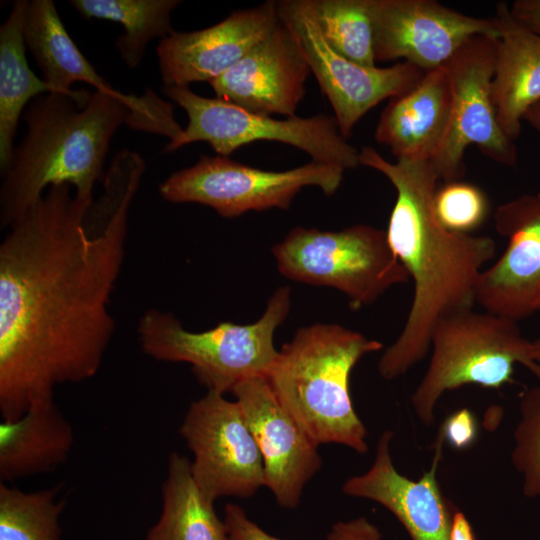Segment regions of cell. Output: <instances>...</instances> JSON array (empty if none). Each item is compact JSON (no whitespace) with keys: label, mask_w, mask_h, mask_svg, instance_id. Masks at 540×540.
I'll return each instance as SVG.
<instances>
[{"label":"cell","mask_w":540,"mask_h":540,"mask_svg":"<svg viewBox=\"0 0 540 540\" xmlns=\"http://www.w3.org/2000/svg\"><path fill=\"white\" fill-rule=\"evenodd\" d=\"M144 167L119 162L91 204L52 185L0 244V413L5 421L92 378L115 329L108 310Z\"/></svg>","instance_id":"1"},{"label":"cell","mask_w":540,"mask_h":540,"mask_svg":"<svg viewBox=\"0 0 540 540\" xmlns=\"http://www.w3.org/2000/svg\"><path fill=\"white\" fill-rule=\"evenodd\" d=\"M359 162L386 176L396 190L385 232L414 282L404 327L378 363L381 377L393 380L427 355L440 319L473 308L479 277L493 259L496 244L489 236L449 231L437 221L433 197L440 179L431 160L390 162L364 146Z\"/></svg>","instance_id":"2"},{"label":"cell","mask_w":540,"mask_h":540,"mask_svg":"<svg viewBox=\"0 0 540 540\" xmlns=\"http://www.w3.org/2000/svg\"><path fill=\"white\" fill-rule=\"evenodd\" d=\"M26 134L14 149L0 189V222L9 227L52 185L70 184L91 204L112 136L132 123L122 100L97 90L73 89L33 99L23 113Z\"/></svg>","instance_id":"3"},{"label":"cell","mask_w":540,"mask_h":540,"mask_svg":"<svg viewBox=\"0 0 540 540\" xmlns=\"http://www.w3.org/2000/svg\"><path fill=\"white\" fill-rule=\"evenodd\" d=\"M382 348L338 324L302 327L282 345L266 380L316 445L335 443L365 454L367 429L354 410L350 375L365 355Z\"/></svg>","instance_id":"4"},{"label":"cell","mask_w":540,"mask_h":540,"mask_svg":"<svg viewBox=\"0 0 540 540\" xmlns=\"http://www.w3.org/2000/svg\"><path fill=\"white\" fill-rule=\"evenodd\" d=\"M290 305V288L281 287L256 322H221L202 332L186 330L169 312L149 309L138 323L139 343L155 360L190 364L208 391L225 394L245 380L267 377L278 356L274 333L286 319Z\"/></svg>","instance_id":"5"},{"label":"cell","mask_w":540,"mask_h":540,"mask_svg":"<svg viewBox=\"0 0 540 540\" xmlns=\"http://www.w3.org/2000/svg\"><path fill=\"white\" fill-rule=\"evenodd\" d=\"M427 370L411 396L413 410L424 425L435 421L441 396L465 385L499 390L514 383L521 364L540 381V363L532 355L533 342L517 322L473 309L440 319L432 337Z\"/></svg>","instance_id":"6"},{"label":"cell","mask_w":540,"mask_h":540,"mask_svg":"<svg viewBox=\"0 0 540 540\" xmlns=\"http://www.w3.org/2000/svg\"><path fill=\"white\" fill-rule=\"evenodd\" d=\"M286 278L344 293L352 309L374 303L410 276L390 248L386 232L370 225L340 231L295 227L272 247Z\"/></svg>","instance_id":"7"},{"label":"cell","mask_w":540,"mask_h":540,"mask_svg":"<svg viewBox=\"0 0 540 540\" xmlns=\"http://www.w3.org/2000/svg\"><path fill=\"white\" fill-rule=\"evenodd\" d=\"M163 93L187 114L180 135L168 142L164 152H173L193 142H207L219 155L228 157L243 145L274 141L296 147L312 161L344 170L360 165L359 150L340 133L334 116L296 115L285 119L256 114L219 98L194 93L189 87L163 86Z\"/></svg>","instance_id":"8"},{"label":"cell","mask_w":540,"mask_h":540,"mask_svg":"<svg viewBox=\"0 0 540 540\" xmlns=\"http://www.w3.org/2000/svg\"><path fill=\"white\" fill-rule=\"evenodd\" d=\"M344 169L312 161L285 171H268L225 156L201 155L192 166L172 173L159 185L163 199L172 203L209 206L224 218L249 211L288 209L298 192L316 186L333 195Z\"/></svg>","instance_id":"9"},{"label":"cell","mask_w":540,"mask_h":540,"mask_svg":"<svg viewBox=\"0 0 540 540\" xmlns=\"http://www.w3.org/2000/svg\"><path fill=\"white\" fill-rule=\"evenodd\" d=\"M280 21L296 39L312 74L334 111L343 137L373 107L412 89L425 72L401 61L389 67H364L337 53L323 37L312 0L277 2Z\"/></svg>","instance_id":"10"},{"label":"cell","mask_w":540,"mask_h":540,"mask_svg":"<svg viewBox=\"0 0 540 540\" xmlns=\"http://www.w3.org/2000/svg\"><path fill=\"white\" fill-rule=\"evenodd\" d=\"M496 45L497 38L473 36L444 65L452 83L451 120L432 163L445 183L465 174L464 156L470 144L501 165L517 162L516 145L499 126L492 98Z\"/></svg>","instance_id":"11"},{"label":"cell","mask_w":540,"mask_h":540,"mask_svg":"<svg viewBox=\"0 0 540 540\" xmlns=\"http://www.w3.org/2000/svg\"><path fill=\"white\" fill-rule=\"evenodd\" d=\"M179 433L193 454V478L211 501L248 498L264 487L262 456L236 401L208 391L191 403Z\"/></svg>","instance_id":"12"},{"label":"cell","mask_w":540,"mask_h":540,"mask_svg":"<svg viewBox=\"0 0 540 540\" xmlns=\"http://www.w3.org/2000/svg\"><path fill=\"white\" fill-rule=\"evenodd\" d=\"M376 62L403 59L424 72L444 66L471 37L498 38L492 18L434 0H372Z\"/></svg>","instance_id":"13"},{"label":"cell","mask_w":540,"mask_h":540,"mask_svg":"<svg viewBox=\"0 0 540 540\" xmlns=\"http://www.w3.org/2000/svg\"><path fill=\"white\" fill-rule=\"evenodd\" d=\"M231 393L261 453L264 486L281 507L296 508L322 467L319 446L279 403L265 377L245 380Z\"/></svg>","instance_id":"14"},{"label":"cell","mask_w":540,"mask_h":540,"mask_svg":"<svg viewBox=\"0 0 540 540\" xmlns=\"http://www.w3.org/2000/svg\"><path fill=\"white\" fill-rule=\"evenodd\" d=\"M496 231L507 239L501 256L479 277L476 303L485 311L519 322L540 307V193L501 204Z\"/></svg>","instance_id":"15"},{"label":"cell","mask_w":540,"mask_h":540,"mask_svg":"<svg viewBox=\"0 0 540 540\" xmlns=\"http://www.w3.org/2000/svg\"><path fill=\"white\" fill-rule=\"evenodd\" d=\"M24 39L42 72V78L61 92L69 93L73 90L71 86L74 82H84L94 90L125 102L132 112L131 128L160 135L171 129L174 123L173 106L149 89L137 97L113 88L73 42L53 1H29Z\"/></svg>","instance_id":"16"},{"label":"cell","mask_w":540,"mask_h":540,"mask_svg":"<svg viewBox=\"0 0 540 540\" xmlns=\"http://www.w3.org/2000/svg\"><path fill=\"white\" fill-rule=\"evenodd\" d=\"M394 433L384 431L378 439L371 467L348 478L342 485L347 496L374 501L401 523L411 540H449L456 507L443 495L437 479L444 439L438 432L430 468L417 480L397 471L390 445Z\"/></svg>","instance_id":"17"},{"label":"cell","mask_w":540,"mask_h":540,"mask_svg":"<svg viewBox=\"0 0 540 540\" xmlns=\"http://www.w3.org/2000/svg\"><path fill=\"white\" fill-rule=\"evenodd\" d=\"M276 1L232 12L219 23L191 32L174 31L159 41L163 86L208 83L231 69L278 23Z\"/></svg>","instance_id":"18"},{"label":"cell","mask_w":540,"mask_h":540,"mask_svg":"<svg viewBox=\"0 0 540 540\" xmlns=\"http://www.w3.org/2000/svg\"><path fill=\"white\" fill-rule=\"evenodd\" d=\"M311 73L290 30L281 22L237 64L209 82L216 98L256 114L291 117Z\"/></svg>","instance_id":"19"},{"label":"cell","mask_w":540,"mask_h":540,"mask_svg":"<svg viewBox=\"0 0 540 540\" xmlns=\"http://www.w3.org/2000/svg\"><path fill=\"white\" fill-rule=\"evenodd\" d=\"M453 91L445 66L425 72L409 91L391 98L382 111L374 137L396 160H433L451 120Z\"/></svg>","instance_id":"20"},{"label":"cell","mask_w":540,"mask_h":540,"mask_svg":"<svg viewBox=\"0 0 540 540\" xmlns=\"http://www.w3.org/2000/svg\"><path fill=\"white\" fill-rule=\"evenodd\" d=\"M492 19L499 33L492 98L499 126L515 141L525 112L540 100V35L517 21L506 2L496 4Z\"/></svg>","instance_id":"21"},{"label":"cell","mask_w":540,"mask_h":540,"mask_svg":"<svg viewBox=\"0 0 540 540\" xmlns=\"http://www.w3.org/2000/svg\"><path fill=\"white\" fill-rule=\"evenodd\" d=\"M74 444L71 424L55 400L31 407L14 421L0 423V482L53 472Z\"/></svg>","instance_id":"22"},{"label":"cell","mask_w":540,"mask_h":540,"mask_svg":"<svg viewBox=\"0 0 540 540\" xmlns=\"http://www.w3.org/2000/svg\"><path fill=\"white\" fill-rule=\"evenodd\" d=\"M29 1L16 0L0 28V167L3 173L14 152L18 121L26 105L36 97L64 93L30 69L25 48L24 23Z\"/></svg>","instance_id":"23"},{"label":"cell","mask_w":540,"mask_h":540,"mask_svg":"<svg viewBox=\"0 0 540 540\" xmlns=\"http://www.w3.org/2000/svg\"><path fill=\"white\" fill-rule=\"evenodd\" d=\"M162 507L145 540H228L224 520L196 484L191 461L172 452L161 487Z\"/></svg>","instance_id":"24"},{"label":"cell","mask_w":540,"mask_h":540,"mask_svg":"<svg viewBox=\"0 0 540 540\" xmlns=\"http://www.w3.org/2000/svg\"><path fill=\"white\" fill-rule=\"evenodd\" d=\"M69 3L87 19L97 18L123 25L115 47L130 68H136L143 59L147 44L160 40L175 30L171 14L181 3L179 0H71Z\"/></svg>","instance_id":"25"},{"label":"cell","mask_w":540,"mask_h":540,"mask_svg":"<svg viewBox=\"0 0 540 540\" xmlns=\"http://www.w3.org/2000/svg\"><path fill=\"white\" fill-rule=\"evenodd\" d=\"M61 486L23 491L0 483V540H61Z\"/></svg>","instance_id":"26"},{"label":"cell","mask_w":540,"mask_h":540,"mask_svg":"<svg viewBox=\"0 0 540 540\" xmlns=\"http://www.w3.org/2000/svg\"><path fill=\"white\" fill-rule=\"evenodd\" d=\"M327 43L344 58L376 67L372 0H312Z\"/></svg>","instance_id":"27"},{"label":"cell","mask_w":540,"mask_h":540,"mask_svg":"<svg viewBox=\"0 0 540 540\" xmlns=\"http://www.w3.org/2000/svg\"><path fill=\"white\" fill-rule=\"evenodd\" d=\"M519 412L520 419L514 430L511 461L523 478L524 496L538 498L540 497V385L521 393Z\"/></svg>","instance_id":"28"},{"label":"cell","mask_w":540,"mask_h":540,"mask_svg":"<svg viewBox=\"0 0 540 540\" xmlns=\"http://www.w3.org/2000/svg\"><path fill=\"white\" fill-rule=\"evenodd\" d=\"M433 211L437 221L447 230L470 234L485 221L489 203L480 188L458 180L437 188Z\"/></svg>","instance_id":"29"},{"label":"cell","mask_w":540,"mask_h":540,"mask_svg":"<svg viewBox=\"0 0 540 540\" xmlns=\"http://www.w3.org/2000/svg\"><path fill=\"white\" fill-rule=\"evenodd\" d=\"M223 520L228 540H284L266 532L237 504L225 505ZM326 540H383V535L374 523L361 516L335 523Z\"/></svg>","instance_id":"30"},{"label":"cell","mask_w":540,"mask_h":540,"mask_svg":"<svg viewBox=\"0 0 540 540\" xmlns=\"http://www.w3.org/2000/svg\"><path fill=\"white\" fill-rule=\"evenodd\" d=\"M439 433L453 449L458 451L469 449L478 438L476 416L470 409L461 408L446 417Z\"/></svg>","instance_id":"31"},{"label":"cell","mask_w":540,"mask_h":540,"mask_svg":"<svg viewBox=\"0 0 540 540\" xmlns=\"http://www.w3.org/2000/svg\"><path fill=\"white\" fill-rule=\"evenodd\" d=\"M509 7L517 21L540 35V0H515Z\"/></svg>","instance_id":"32"},{"label":"cell","mask_w":540,"mask_h":540,"mask_svg":"<svg viewBox=\"0 0 540 540\" xmlns=\"http://www.w3.org/2000/svg\"><path fill=\"white\" fill-rule=\"evenodd\" d=\"M449 540H476L468 518L457 508L452 516Z\"/></svg>","instance_id":"33"},{"label":"cell","mask_w":540,"mask_h":540,"mask_svg":"<svg viewBox=\"0 0 540 540\" xmlns=\"http://www.w3.org/2000/svg\"><path fill=\"white\" fill-rule=\"evenodd\" d=\"M523 121L528 122L540 133V100L527 109L523 116Z\"/></svg>","instance_id":"34"},{"label":"cell","mask_w":540,"mask_h":540,"mask_svg":"<svg viewBox=\"0 0 540 540\" xmlns=\"http://www.w3.org/2000/svg\"><path fill=\"white\" fill-rule=\"evenodd\" d=\"M540 311V307H539ZM533 342L532 355L536 362L540 363V338L536 339Z\"/></svg>","instance_id":"35"}]
</instances>
